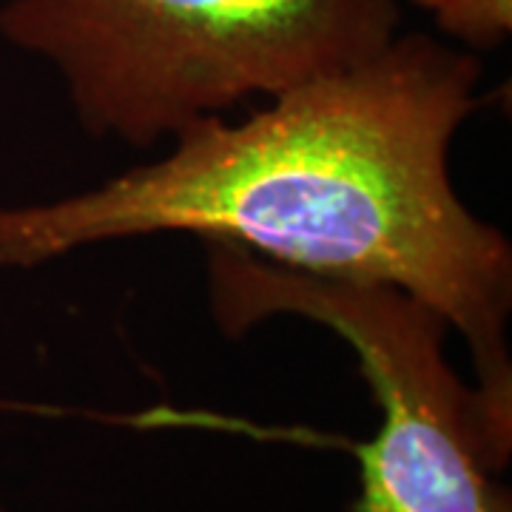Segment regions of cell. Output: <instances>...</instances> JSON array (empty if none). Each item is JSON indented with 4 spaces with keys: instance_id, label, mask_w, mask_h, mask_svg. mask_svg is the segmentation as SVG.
Segmentation results:
<instances>
[{
    "instance_id": "obj_1",
    "label": "cell",
    "mask_w": 512,
    "mask_h": 512,
    "mask_svg": "<svg viewBox=\"0 0 512 512\" xmlns=\"http://www.w3.org/2000/svg\"><path fill=\"white\" fill-rule=\"evenodd\" d=\"M481 60L430 35L271 97L242 123L205 117L157 163L43 205L0 208V268L103 242L188 234L279 268L376 282L458 330L487 436L512 453V248L450 177L458 128L484 106Z\"/></svg>"
},
{
    "instance_id": "obj_2",
    "label": "cell",
    "mask_w": 512,
    "mask_h": 512,
    "mask_svg": "<svg viewBox=\"0 0 512 512\" xmlns=\"http://www.w3.org/2000/svg\"><path fill=\"white\" fill-rule=\"evenodd\" d=\"M399 23V0H9L0 9V35L55 66L83 131L131 148L359 63Z\"/></svg>"
},
{
    "instance_id": "obj_3",
    "label": "cell",
    "mask_w": 512,
    "mask_h": 512,
    "mask_svg": "<svg viewBox=\"0 0 512 512\" xmlns=\"http://www.w3.org/2000/svg\"><path fill=\"white\" fill-rule=\"evenodd\" d=\"M208 308L228 336L274 316L336 333L356 356L379 427L353 444L359 493L350 512H512L507 467L487 436L476 387L447 359L450 325L416 296L279 268L231 242L205 239Z\"/></svg>"
},
{
    "instance_id": "obj_4",
    "label": "cell",
    "mask_w": 512,
    "mask_h": 512,
    "mask_svg": "<svg viewBox=\"0 0 512 512\" xmlns=\"http://www.w3.org/2000/svg\"><path fill=\"white\" fill-rule=\"evenodd\" d=\"M467 52H493L512 35V0H410Z\"/></svg>"
},
{
    "instance_id": "obj_5",
    "label": "cell",
    "mask_w": 512,
    "mask_h": 512,
    "mask_svg": "<svg viewBox=\"0 0 512 512\" xmlns=\"http://www.w3.org/2000/svg\"><path fill=\"white\" fill-rule=\"evenodd\" d=\"M0 512H12V510H9V507H6V504L0 501Z\"/></svg>"
}]
</instances>
